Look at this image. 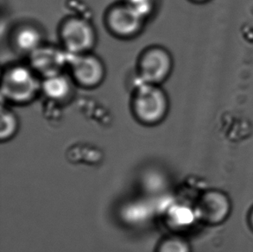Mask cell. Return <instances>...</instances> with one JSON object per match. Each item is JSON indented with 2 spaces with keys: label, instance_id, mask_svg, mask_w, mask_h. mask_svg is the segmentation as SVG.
Returning <instances> with one entry per match:
<instances>
[{
  "label": "cell",
  "instance_id": "1",
  "mask_svg": "<svg viewBox=\"0 0 253 252\" xmlns=\"http://www.w3.org/2000/svg\"><path fill=\"white\" fill-rule=\"evenodd\" d=\"M199 223L209 227L224 225L233 213L229 194L219 188H207L199 194L194 204Z\"/></svg>",
  "mask_w": 253,
  "mask_h": 252
},
{
  "label": "cell",
  "instance_id": "2",
  "mask_svg": "<svg viewBox=\"0 0 253 252\" xmlns=\"http://www.w3.org/2000/svg\"><path fill=\"white\" fill-rule=\"evenodd\" d=\"M39 83L31 69L17 66L7 70L3 77L2 92L6 99L16 103H25L33 99Z\"/></svg>",
  "mask_w": 253,
  "mask_h": 252
},
{
  "label": "cell",
  "instance_id": "3",
  "mask_svg": "<svg viewBox=\"0 0 253 252\" xmlns=\"http://www.w3.org/2000/svg\"><path fill=\"white\" fill-rule=\"evenodd\" d=\"M134 110L138 120L147 125L161 121L168 110L165 92L156 85H146L138 89L134 99Z\"/></svg>",
  "mask_w": 253,
  "mask_h": 252
},
{
  "label": "cell",
  "instance_id": "4",
  "mask_svg": "<svg viewBox=\"0 0 253 252\" xmlns=\"http://www.w3.org/2000/svg\"><path fill=\"white\" fill-rule=\"evenodd\" d=\"M62 42L71 53L82 55L92 48L95 35L91 24L75 17L66 21L62 28Z\"/></svg>",
  "mask_w": 253,
  "mask_h": 252
},
{
  "label": "cell",
  "instance_id": "5",
  "mask_svg": "<svg viewBox=\"0 0 253 252\" xmlns=\"http://www.w3.org/2000/svg\"><path fill=\"white\" fill-rule=\"evenodd\" d=\"M171 68L170 55L161 48H151L141 59V75L149 84L164 81L169 75Z\"/></svg>",
  "mask_w": 253,
  "mask_h": 252
},
{
  "label": "cell",
  "instance_id": "6",
  "mask_svg": "<svg viewBox=\"0 0 253 252\" xmlns=\"http://www.w3.org/2000/svg\"><path fill=\"white\" fill-rule=\"evenodd\" d=\"M144 19L125 3L113 7L108 14L107 23L113 33L120 37H130L140 30Z\"/></svg>",
  "mask_w": 253,
  "mask_h": 252
},
{
  "label": "cell",
  "instance_id": "7",
  "mask_svg": "<svg viewBox=\"0 0 253 252\" xmlns=\"http://www.w3.org/2000/svg\"><path fill=\"white\" fill-rule=\"evenodd\" d=\"M72 72L77 82L85 86H93L102 81L104 67L92 55H77L72 62Z\"/></svg>",
  "mask_w": 253,
  "mask_h": 252
},
{
  "label": "cell",
  "instance_id": "8",
  "mask_svg": "<svg viewBox=\"0 0 253 252\" xmlns=\"http://www.w3.org/2000/svg\"><path fill=\"white\" fill-rule=\"evenodd\" d=\"M64 63L62 53L55 48L39 47L31 53V64L45 77L61 73Z\"/></svg>",
  "mask_w": 253,
  "mask_h": 252
},
{
  "label": "cell",
  "instance_id": "9",
  "mask_svg": "<svg viewBox=\"0 0 253 252\" xmlns=\"http://www.w3.org/2000/svg\"><path fill=\"white\" fill-rule=\"evenodd\" d=\"M42 87L48 98L55 100H62L69 96L71 90V84L65 75L59 73L45 77Z\"/></svg>",
  "mask_w": 253,
  "mask_h": 252
},
{
  "label": "cell",
  "instance_id": "10",
  "mask_svg": "<svg viewBox=\"0 0 253 252\" xmlns=\"http://www.w3.org/2000/svg\"><path fill=\"white\" fill-rule=\"evenodd\" d=\"M155 252H193L191 243L184 235L173 232L158 242Z\"/></svg>",
  "mask_w": 253,
  "mask_h": 252
},
{
  "label": "cell",
  "instance_id": "11",
  "mask_svg": "<svg viewBox=\"0 0 253 252\" xmlns=\"http://www.w3.org/2000/svg\"><path fill=\"white\" fill-rule=\"evenodd\" d=\"M40 32L31 26L21 28L15 36V42L17 48L25 52L32 53L41 44Z\"/></svg>",
  "mask_w": 253,
  "mask_h": 252
},
{
  "label": "cell",
  "instance_id": "12",
  "mask_svg": "<svg viewBox=\"0 0 253 252\" xmlns=\"http://www.w3.org/2000/svg\"><path fill=\"white\" fill-rule=\"evenodd\" d=\"M18 123L16 116L9 110H2L1 126H0V139L6 142L11 139L17 131Z\"/></svg>",
  "mask_w": 253,
  "mask_h": 252
},
{
  "label": "cell",
  "instance_id": "13",
  "mask_svg": "<svg viewBox=\"0 0 253 252\" xmlns=\"http://www.w3.org/2000/svg\"><path fill=\"white\" fill-rule=\"evenodd\" d=\"M126 3L144 18L154 9L155 0H126Z\"/></svg>",
  "mask_w": 253,
  "mask_h": 252
},
{
  "label": "cell",
  "instance_id": "14",
  "mask_svg": "<svg viewBox=\"0 0 253 252\" xmlns=\"http://www.w3.org/2000/svg\"><path fill=\"white\" fill-rule=\"evenodd\" d=\"M247 224L248 229L253 233V205L247 211Z\"/></svg>",
  "mask_w": 253,
  "mask_h": 252
},
{
  "label": "cell",
  "instance_id": "15",
  "mask_svg": "<svg viewBox=\"0 0 253 252\" xmlns=\"http://www.w3.org/2000/svg\"><path fill=\"white\" fill-rule=\"evenodd\" d=\"M191 1L196 3H205L209 2L210 0H191Z\"/></svg>",
  "mask_w": 253,
  "mask_h": 252
}]
</instances>
